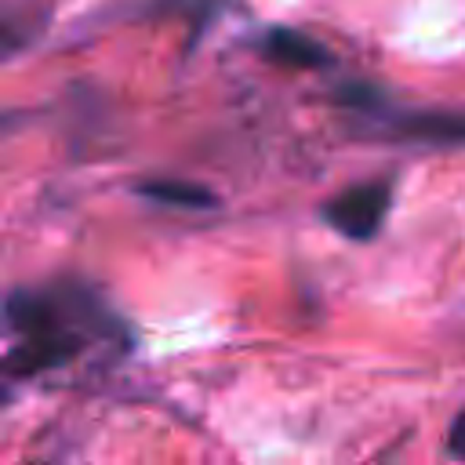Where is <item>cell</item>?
Instances as JSON below:
<instances>
[{"label": "cell", "instance_id": "6da1fadb", "mask_svg": "<svg viewBox=\"0 0 465 465\" xmlns=\"http://www.w3.org/2000/svg\"><path fill=\"white\" fill-rule=\"evenodd\" d=\"M0 316L18 345L7 352V374H40L69 363L98 327H113L102 305L87 291H15L4 298Z\"/></svg>", "mask_w": 465, "mask_h": 465}, {"label": "cell", "instance_id": "7a4b0ae2", "mask_svg": "<svg viewBox=\"0 0 465 465\" xmlns=\"http://www.w3.org/2000/svg\"><path fill=\"white\" fill-rule=\"evenodd\" d=\"M389 203H392V185L385 178L360 182L323 203V222L349 240H371L381 229Z\"/></svg>", "mask_w": 465, "mask_h": 465}, {"label": "cell", "instance_id": "3957f363", "mask_svg": "<svg viewBox=\"0 0 465 465\" xmlns=\"http://www.w3.org/2000/svg\"><path fill=\"white\" fill-rule=\"evenodd\" d=\"M262 54L276 65H287V69H323V65H331V51L320 40H312L302 29H287V25L265 33Z\"/></svg>", "mask_w": 465, "mask_h": 465}, {"label": "cell", "instance_id": "277c9868", "mask_svg": "<svg viewBox=\"0 0 465 465\" xmlns=\"http://www.w3.org/2000/svg\"><path fill=\"white\" fill-rule=\"evenodd\" d=\"M396 134L403 138H421V142H465V113H407L396 116L392 124Z\"/></svg>", "mask_w": 465, "mask_h": 465}, {"label": "cell", "instance_id": "5b68a950", "mask_svg": "<svg viewBox=\"0 0 465 465\" xmlns=\"http://www.w3.org/2000/svg\"><path fill=\"white\" fill-rule=\"evenodd\" d=\"M138 193L142 196H149V200H156V203H167V207H193V211H200V207H214V193L211 189H203V185H196V182H145V185H138Z\"/></svg>", "mask_w": 465, "mask_h": 465}, {"label": "cell", "instance_id": "8992f818", "mask_svg": "<svg viewBox=\"0 0 465 465\" xmlns=\"http://www.w3.org/2000/svg\"><path fill=\"white\" fill-rule=\"evenodd\" d=\"M447 450H450V458H458V461H465V411L450 421V432H447Z\"/></svg>", "mask_w": 465, "mask_h": 465}, {"label": "cell", "instance_id": "52a82bcc", "mask_svg": "<svg viewBox=\"0 0 465 465\" xmlns=\"http://www.w3.org/2000/svg\"><path fill=\"white\" fill-rule=\"evenodd\" d=\"M4 403H7V374L0 371V407H4Z\"/></svg>", "mask_w": 465, "mask_h": 465}]
</instances>
